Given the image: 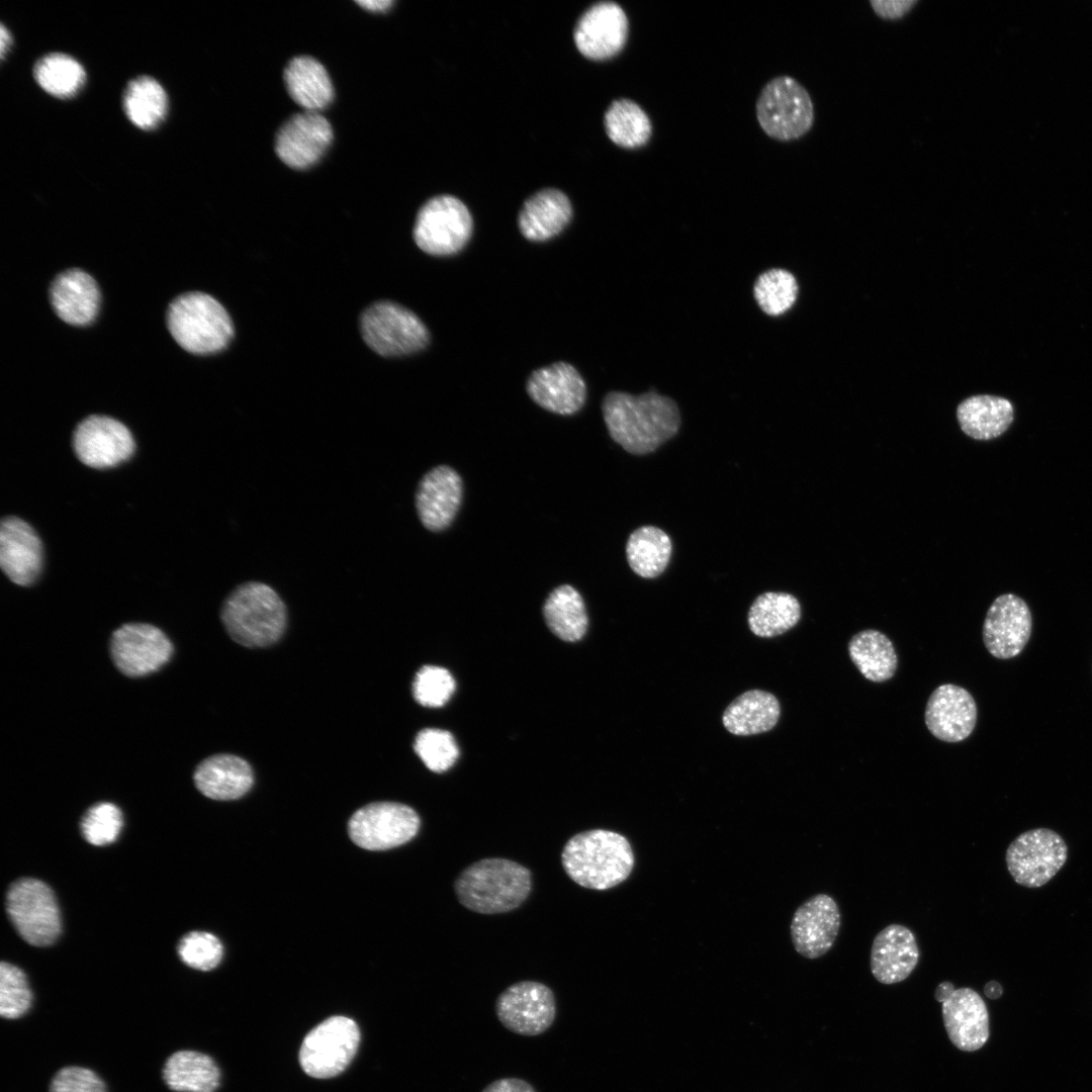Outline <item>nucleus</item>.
<instances>
[{"mask_svg": "<svg viewBox=\"0 0 1092 1092\" xmlns=\"http://www.w3.org/2000/svg\"><path fill=\"white\" fill-rule=\"evenodd\" d=\"M985 995L990 999H997L1003 993L1002 986L997 981H989L984 987Z\"/></svg>", "mask_w": 1092, "mask_h": 1092, "instance_id": "3c124183", "label": "nucleus"}, {"mask_svg": "<svg viewBox=\"0 0 1092 1092\" xmlns=\"http://www.w3.org/2000/svg\"><path fill=\"white\" fill-rule=\"evenodd\" d=\"M173 645L165 633L147 623H127L110 639L115 666L127 676H143L161 668L171 658Z\"/></svg>", "mask_w": 1092, "mask_h": 1092, "instance_id": "f3484780", "label": "nucleus"}, {"mask_svg": "<svg viewBox=\"0 0 1092 1092\" xmlns=\"http://www.w3.org/2000/svg\"><path fill=\"white\" fill-rule=\"evenodd\" d=\"M454 691L455 680L452 674L440 666H423L417 672L413 684L415 700L429 708L445 705Z\"/></svg>", "mask_w": 1092, "mask_h": 1092, "instance_id": "c03bdc74", "label": "nucleus"}, {"mask_svg": "<svg viewBox=\"0 0 1092 1092\" xmlns=\"http://www.w3.org/2000/svg\"><path fill=\"white\" fill-rule=\"evenodd\" d=\"M283 80L291 99L304 111L327 108L335 92L325 66L310 56L292 58L284 68Z\"/></svg>", "mask_w": 1092, "mask_h": 1092, "instance_id": "c85d7f7f", "label": "nucleus"}, {"mask_svg": "<svg viewBox=\"0 0 1092 1092\" xmlns=\"http://www.w3.org/2000/svg\"><path fill=\"white\" fill-rule=\"evenodd\" d=\"M167 107L166 92L155 79L141 76L128 83L123 94V108L135 126L155 128L164 119Z\"/></svg>", "mask_w": 1092, "mask_h": 1092, "instance_id": "4c0bfd02", "label": "nucleus"}, {"mask_svg": "<svg viewBox=\"0 0 1092 1092\" xmlns=\"http://www.w3.org/2000/svg\"><path fill=\"white\" fill-rule=\"evenodd\" d=\"M561 863L574 883L602 891L623 883L634 868L635 857L625 836L615 831L593 829L579 832L566 841Z\"/></svg>", "mask_w": 1092, "mask_h": 1092, "instance_id": "7ed1b4c3", "label": "nucleus"}, {"mask_svg": "<svg viewBox=\"0 0 1092 1092\" xmlns=\"http://www.w3.org/2000/svg\"><path fill=\"white\" fill-rule=\"evenodd\" d=\"M543 613L549 629L564 641H577L587 630L588 618L583 600L580 594L568 584L560 585L551 592L544 604Z\"/></svg>", "mask_w": 1092, "mask_h": 1092, "instance_id": "c9c22d12", "label": "nucleus"}, {"mask_svg": "<svg viewBox=\"0 0 1092 1092\" xmlns=\"http://www.w3.org/2000/svg\"><path fill=\"white\" fill-rule=\"evenodd\" d=\"M780 713L779 701L772 694L751 690L741 694L728 705L722 722L730 733L748 736L772 729Z\"/></svg>", "mask_w": 1092, "mask_h": 1092, "instance_id": "7c9ffc66", "label": "nucleus"}, {"mask_svg": "<svg viewBox=\"0 0 1092 1092\" xmlns=\"http://www.w3.org/2000/svg\"><path fill=\"white\" fill-rule=\"evenodd\" d=\"M628 35L627 15L613 1H602L590 6L578 19L573 32L579 53L593 61H606L619 55Z\"/></svg>", "mask_w": 1092, "mask_h": 1092, "instance_id": "6ab92c4d", "label": "nucleus"}, {"mask_svg": "<svg viewBox=\"0 0 1092 1092\" xmlns=\"http://www.w3.org/2000/svg\"><path fill=\"white\" fill-rule=\"evenodd\" d=\"M1067 857L1068 847L1060 834L1036 828L1021 833L1009 844L1005 860L1017 884L1038 888L1056 876Z\"/></svg>", "mask_w": 1092, "mask_h": 1092, "instance_id": "9b49d317", "label": "nucleus"}, {"mask_svg": "<svg viewBox=\"0 0 1092 1092\" xmlns=\"http://www.w3.org/2000/svg\"><path fill=\"white\" fill-rule=\"evenodd\" d=\"M602 412L611 438L635 455L655 451L680 426L676 402L654 390L639 395L611 391L603 399Z\"/></svg>", "mask_w": 1092, "mask_h": 1092, "instance_id": "f257e3e1", "label": "nucleus"}, {"mask_svg": "<svg viewBox=\"0 0 1092 1092\" xmlns=\"http://www.w3.org/2000/svg\"><path fill=\"white\" fill-rule=\"evenodd\" d=\"M32 992L22 970L9 963L0 965V1014L7 1019L23 1016L31 1007Z\"/></svg>", "mask_w": 1092, "mask_h": 1092, "instance_id": "79ce46f5", "label": "nucleus"}, {"mask_svg": "<svg viewBox=\"0 0 1092 1092\" xmlns=\"http://www.w3.org/2000/svg\"><path fill=\"white\" fill-rule=\"evenodd\" d=\"M220 1073L209 1056L191 1050L173 1053L165 1062L163 1080L176 1092H214Z\"/></svg>", "mask_w": 1092, "mask_h": 1092, "instance_id": "2f4dec72", "label": "nucleus"}, {"mask_svg": "<svg viewBox=\"0 0 1092 1092\" xmlns=\"http://www.w3.org/2000/svg\"><path fill=\"white\" fill-rule=\"evenodd\" d=\"M482 1092H536L533 1086L523 1079L502 1078L488 1084Z\"/></svg>", "mask_w": 1092, "mask_h": 1092, "instance_id": "09e8293b", "label": "nucleus"}, {"mask_svg": "<svg viewBox=\"0 0 1092 1092\" xmlns=\"http://www.w3.org/2000/svg\"><path fill=\"white\" fill-rule=\"evenodd\" d=\"M0 39L1 58H4L6 51L10 46L11 36L9 31L5 28L3 24L1 25Z\"/></svg>", "mask_w": 1092, "mask_h": 1092, "instance_id": "603ef678", "label": "nucleus"}, {"mask_svg": "<svg viewBox=\"0 0 1092 1092\" xmlns=\"http://www.w3.org/2000/svg\"><path fill=\"white\" fill-rule=\"evenodd\" d=\"M165 328L173 343L185 354L209 356L224 350L235 336L225 307L200 290L173 297L164 313Z\"/></svg>", "mask_w": 1092, "mask_h": 1092, "instance_id": "f03ea898", "label": "nucleus"}, {"mask_svg": "<svg viewBox=\"0 0 1092 1092\" xmlns=\"http://www.w3.org/2000/svg\"><path fill=\"white\" fill-rule=\"evenodd\" d=\"M221 622L237 643L246 647H265L284 633L287 611L277 592L260 581L238 585L224 600Z\"/></svg>", "mask_w": 1092, "mask_h": 1092, "instance_id": "39448f33", "label": "nucleus"}, {"mask_svg": "<svg viewBox=\"0 0 1092 1092\" xmlns=\"http://www.w3.org/2000/svg\"><path fill=\"white\" fill-rule=\"evenodd\" d=\"M977 705L964 688L945 684L930 695L925 708V724L933 736L945 742H960L973 732Z\"/></svg>", "mask_w": 1092, "mask_h": 1092, "instance_id": "5701e85b", "label": "nucleus"}, {"mask_svg": "<svg viewBox=\"0 0 1092 1092\" xmlns=\"http://www.w3.org/2000/svg\"><path fill=\"white\" fill-rule=\"evenodd\" d=\"M6 909L18 934L31 945H50L61 933L56 897L42 881L32 878L15 881L7 892Z\"/></svg>", "mask_w": 1092, "mask_h": 1092, "instance_id": "6e6552de", "label": "nucleus"}, {"mask_svg": "<svg viewBox=\"0 0 1092 1092\" xmlns=\"http://www.w3.org/2000/svg\"><path fill=\"white\" fill-rule=\"evenodd\" d=\"M360 1041L358 1025L345 1016H333L304 1037L299 1062L310 1077L327 1079L342 1073L354 1058Z\"/></svg>", "mask_w": 1092, "mask_h": 1092, "instance_id": "9d476101", "label": "nucleus"}, {"mask_svg": "<svg viewBox=\"0 0 1092 1092\" xmlns=\"http://www.w3.org/2000/svg\"><path fill=\"white\" fill-rule=\"evenodd\" d=\"M672 552L669 536L655 526L633 531L626 543V557L631 569L643 578H655L667 567Z\"/></svg>", "mask_w": 1092, "mask_h": 1092, "instance_id": "f704fd0d", "label": "nucleus"}, {"mask_svg": "<svg viewBox=\"0 0 1092 1092\" xmlns=\"http://www.w3.org/2000/svg\"><path fill=\"white\" fill-rule=\"evenodd\" d=\"M414 749L425 765L435 772L449 769L459 755L453 735L436 728L421 730L415 738Z\"/></svg>", "mask_w": 1092, "mask_h": 1092, "instance_id": "a19ab883", "label": "nucleus"}, {"mask_svg": "<svg viewBox=\"0 0 1092 1092\" xmlns=\"http://www.w3.org/2000/svg\"><path fill=\"white\" fill-rule=\"evenodd\" d=\"M875 13L888 20H896L904 17L908 14L912 8L918 3L917 0H890V1H870Z\"/></svg>", "mask_w": 1092, "mask_h": 1092, "instance_id": "de8ad7c7", "label": "nucleus"}, {"mask_svg": "<svg viewBox=\"0 0 1092 1092\" xmlns=\"http://www.w3.org/2000/svg\"><path fill=\"white\" fill-rule=\"evenodd\" d=\"M120 809L109 802L95 804L87 810L81 820V832L93 845L102 846L112 843L122 828Z\"/></svg>", "mask_w": 1092, "mask_h": 1092, "instance_id": "37998d69", "label": "nucleus"}, {"mask_svg": "<svg viewBox=\"0 0 1092 1092\" xmlns=\"http://www.w3.org/2000/svg\"><path fill=\"white\" fill-rule=\"evenodd\" d=\"M914 933L902 924H890L874 938L870 966L875 979L892 985L907 979L919 962Z\"/></svg>", "mask_w": 1092, "mask_h": 1092, "instance_id": "a878e982", "label": "nucleus"}, {"mask_svg": "<svg viewBox=\"0 0 1092 1092\" xmlns=\"http://www.w3.org/2000/svg\"><path fill=\"white\" fill-rule=\"evenodd\" d=\"M74 452L84 465L95 469L115 467L135 451L134 438L121 421L101 414L82 419L73 432Z\"/></svg>", "mask_w": 1092, "mask_h": 1092, "instance_id": "ddd939ff", "label": "nucleus"}, {"mask_svg": "<svg viewBox=\"0 0 1092 1092\" xmlns=\"http://www.w3.org/2000/svg\"><path fill=\"white\" fill-rule=\"evenodd\" d=\"M1032 616L1023 599L1013 594L997 597L989 607L983 625V641L996 658L1017 656L1027 644Z\"/></svg>", "mask_w": 1092, "mask_h": 1092, "instance_id": "aec40b11", "label": "nucleus"}, {"mask_svg": "<svg viewBox=\"0 0 1092 1092\" xmlns=\"http://www.w3.org/2000/svg\"><path fill=\"white\" fill-rule=\"evenodd\" d=\"M47 299L55 316L70 328L82 329L96 323L103 306L97 279L82 267L57 272L47 289Z\"/></svg>", "mask_w": 1092, "mask_h": 1092, "instance_id": "4468645a", "label": "nucleus"}, {"mask_svg": "<svg viewBox=\"0 0 1092 1092\" xmlns=\"http://www.w3.org/2000/svg\"><path fill=\"white\" fill-rule=\"evenodd\" d=\"M572 206L560 190L546 188L530 196L523 204L518 225L528 240L541 242L557 236L569 222Z\"/></svg>", "mask_w": 1092, "mask_h": 1092, "instance_id": "cd10ccee", "label": "nucleus"}, {"mask_svg": "<svg viewBox=\"0 0 1092 1092\" xmlns=\"http://www.w3.org/2000/svg\"><path fill=\"white\" fill-rule=\"evenodd\" d=\"M196 788L213 800H235L245 795L253 785V771L243 758L233 754H216L202 760L195 769Z\"/></svg>", "mask_w": 1092, "mask_h": 1092, "instance_id": "bb28decb", "label": "nucleus"}, {"mask_svg": "<svg viewBox=\"0 0 1092 1092\" xmlns=\"http://www.w3.org/2000/svg\"><path fill=\"white\" fill-rule=\"evenodd\" d=\"M527 392L541 407L559 415L578 412L586 398V385L569 363L556 362L532 372Z\"/></svg>", "mask_w": 1092, "mask_h": 1092, "instance_id": "b1692460", "label": "nucleus"}, {"mask_svg": "<svg viewBox=\"0 0 1092 1092\" xmlns=\"http://www.w3.org/2000/svg\"><path fill=\"white\" fill-rule=\"evenodd\" d=\"M462 499V481L449 466L431 469L421 479L416 492V509L423 526L430 531L447 528Z\"/></svg>", "mask_w": 1092, "mask_h": 1092, "instance_id": "393cba45", "label": "nucleus"}, {"mask_svg": "<svg viewBox=\"0 0 1092 1092\" xmlns=\"http://www.w3.org/2000/svg\"><path fill=\"white\" fill-rule=\"evenodd\" d=\"M421 821L418 813L404 804L376 802L357 810L349 820L350 838L369 850L396 847L413 839Z\"/></svg>", "mask_w": 1092, "mask_h": 1092, "instance_id": "f8f14e48", "label": "nucleus"}, {"mask_svg": "<svg viewBox=\"0 0 1092 1092\" xmlns=\"http://www.w3.org/2000/svg\"><path fill=\"white\" fill-rule=\"evenodd\" d=\"M755 109L762 130L782 142L802 138L815 120L809 92L796 79L786 75L776 77L763 86Z\"/></svg>", "mask_w": 1092, "mask_h": 1092, "instance_id": "423d86ee", "label": "nucleus"}, {"mask_svg": "<svg viewBox=\"0 0 1092 1092\" xmlns=\"http://www.w3.org/2000/svg\"><path fill=\"white\" fill-rule=\"evenodd\" d=\"M50 1092H107L103 1080L92 1070L79 1066L60 1069L53 1077Z\"/></svg>", "mask_w": 1092, "mask_h": 1092, "instance_id": "49530a36", "label": "nucleus"}, {"mask_svg": "<svg viewBox=\"0 0 1092 1092\" xmlns=\"http://www.w3.org/2000/svg\"><path fill=\"white\" fill-rule=\"evenodd\" d=\"M356 4L363 9L373 13L386 12L394 4L392 0H361L356 1Z\"/></svg>", "mask_w": 1092, "mask_h": 1092, "instance_id": "8fccbe9b", "label": "nucleus"}, {"mask_svg": "<svg viewBox=\"0 0 1092 1092\" xmlns=\"http://www.w3.org/2000/svg\"><path fill=\"white\" fill-rule=\"evenodd\" d=\"M178 954L188 967L200 971L214 969L222 958V945L213 934L191 931L178 943Z\"/></svg>", "mask_w": 1092, "mask_h": 1092, "instance_id": "a18cd8bd", "label": "nucleus"}, {"mask_svg": "<svg viewBox=\"0 0 1092 1092\" xmlns=\"http://www.w3.org/2000/svg\"><path fill=\"white\" fill-rule=\"evenodd\" d=\"M33 74L43 90L61 98L75 95L85 82L83 67L72 57L59 53L38 60Z\"/></svg>", "mask_w": 1092, "mask_h": 1092, "instance_id": "58836bf2", "label": "nucleus"}, {"mask_svg": "<svg viewBox=\"0 0 1092 1092\" xmlns=\"http://www.w3.org/2000/svg\"><path fill=\"white\" fill-rule=\"evenodd\" d=\"M495 1014L510 1031L535 1036L554 1022L556 1002L552 990L539 982L522 981L502 992L495 1001Z\"/></svg>", "mask_w": 1092, "mask_h": 1092, "instance_id": "dca6fc26", "label": "nucleus"}, {"mask_svg": "<svg viewBox=\"0 0 1092 1092\" xmlns=\"http://www.w3.org/2000/svg\"><path fill=\"white\" fill-rule=\"evenodd\" d=\"M333 139V127L321 112L303 110L291 115L278 128L274 149L286 166L305 170L322 159Z\"/></svg>", "mask_w": 1092, "mask_h": 1092, "instance_id": "a211bd4d", "label": "nucleus"}, {"mask_svg": "<svg viewBox=\"0 0 1092 1092\" xmlns=\"http://www.w3.org/2000/svg\"><path fill=\"white\" fill-rule=\"evenodd\" d=\"M840 911L835 900L826 894L807 899L794 913L791 938L796 951L814 960L827 953L840 929Z\"/></svg>", "mask_w": 1092, "mask_h": 1092, "instance_id": "412c9836", "label": "nucleus"}, {"mask_svg": "<svg viewBox=\"0 0 1092 1092\" xmlns=\"http://www.w3.org/2000/svg\"><path fill=\"white\" fill-rule=\"evenodd\" d=\"M605 130L609 139L624 149L645 146L652 135L649 116L635 101L628 98L614 100L604 116Z\"/></svg>", "mask_w": 1092, "mask_h": 1092, "instance_id": "e433bc0d", "label": "nucleus"}, {"mask_svg": "<svg viewBox=\"0 0 1092 1092\" xmlns=\"http://www.w3.org/2000/svg\"><path fill=\"white\" fill-rule=\"evenodd\" d=\"M360 332L367 346L383 357H399L427 347L430 333L422 320L406 307L378 301L360 316Z\"/></svg>", "mask_w": 1092, "mask_h": 1092, "instance_id": "0eeeda50", "label": "nucleus"}, {"mask_svg": "<svg viewBox=\"0 0 1092 1092\" xmlns=\"http://www.w3.org/2000/svg\"><path fill=\"white\" fill-rule=\"evenodd\" d=\"M798 291L795 276L782 268H771L761 273L753 285L755 301L763 312L771 316L788 311L795 304Z\"/></svg>", "mask_w": 1092, "mask_h": 1092, "instance_id": "ea45409f", "label": "nucleus"}, {"mask_svg": "<svg viewBox=\"0 0 1092 1092\" xmlns=\"http://www.w3.org/2000/svg\"><path fill=\"white\" fill-rule=\"evenodd\" d=\"M934 998L942 1004V1019L949 1040L961 1051L981 1049L989 1038V1014L983 998L973 989H956L941 982Z\"/></svg>", "mask_w": 1092, "mask_h": 1092, "instance_id": "2eb2a0df", "label": "nucleus"}, {"mask_svg": "<svg viewBox=\"0 0 1092 1092\" xmlns=\"http://www.w3.org/2000/svg\"><path fill=\"white\" fill-rule=\"evenodd\" d=\"M848 654L859 672L871 681H886L896 672L898 658L893 643L878 630H862L853 635L848 643Z\"/></svg>", "mask_w": 1092, "mask_h": 1092, "instance_id": "473e14b6", "label": "nucleus"}, {"mask_svg": "<svg viewBox=\"0 0 1092 1092\" xmlns=\"http://www.w3.org/2000/svg\"><path fill=\"white\" fill-rule=\"evenodd\" d=\"M801 618L799 601L791 594L767 592L752 603L747 622L753 634L776 637L793 628Z\"/></svg>", "mask_w": 1092, "mask_h": 1092, "instance_id": "72a5a7b5", "label": "nucleus"}, {"mask_svg": "<svg viewBox=\"0 0 1092 1092\" xmlns=\"http://www.w3.org/2000/svg\"><path fill=\"white\" fill-rule=\"evenodd\" d=\"M42 544L35 530L24 520L9 516L0 524V567L20 586L31 585L42 568Z\"/></svg>", "mask_w": 1092, "mask_h": 1092, "instance_id": "4be33fe9", "label": "nucleus"}, {"mask_svg": "<svg viewBox=\"0 0 1092 1092\" xmlns=\"http://www.w3.org/2000/svg\"><path fill=\"white\" fill-rule=\"evenodd\" d=\"M961 430L979 441L993 440L1005 433L1014 419V407L1005 397L976 394L961 401L956 410Z\"/></svg>", "mask_w": 1092, "mask_h": 1092, "instance_id": "c756f323", "label": "nucleus"}, {"mask_svg": "<svg viewBox=\"0 0 1092 1092\" xmlns=\"http://www.w3.org/2000/svg\"><path fill=\"white\" fill-rule=\"evenodd\" d=\"M532 889L531 872L503 857L482 858L465 868L454 882L459 903L481 914H497L518 908Z\"/></svg>", "mask_w": 1092, "mask_h": 1092, "instance_id": "20e7f679", "label": "nucleus"}, {"mask_svg": "<svg viewBox=\"0 0 1092 1092\" xmlns=\"http://www.w3.org/2000/svg\"><path fill=\"white\" fill-rule=\"evenodd\" d=\"M473 229L466 205L452 195L429 199L418 211L413 236L417 246L432 256H450L468 243Z\"/></svg>", "mask_w": 1092, "mask_h": 1092, "instance_id": "1a4fd4ad", "label": "nucleus"}]
</instances>
